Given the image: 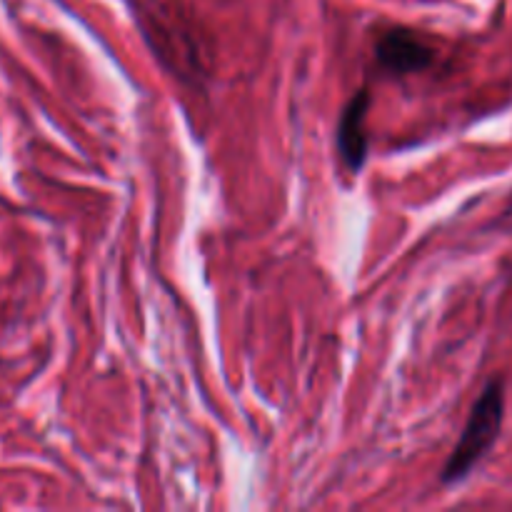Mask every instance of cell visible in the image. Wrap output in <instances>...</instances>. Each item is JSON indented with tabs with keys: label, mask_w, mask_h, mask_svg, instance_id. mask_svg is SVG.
I'll return each instance as SVG.
<instances>
[{
	"label": "cell",
	"mask_w": 512,
	"mask_h": 512,
	"mask_svg": "<svg viewBox=\"0 0 512 512\" xmlns=\"http://www.w3.org/2000/svg\"><path fill=\"white\" fill-rule=\"evenodd\" d=\"M505 420V385L503 378H490L488 385L483 388L480 398L475 400L473 410H470V418L465 423L463 435H460L458 445H455L453 455L445 463L443 480L445 485L463 483L470 473L475 470V465L490 453L495 443L500 438V430H503Z\"/></svg>",
	"instance_id": "1"
},
{
	"label": "cell",
	"mask_w": 512,
	"mask_h": 512,
	"mask_svg": "<svg viewBox=\"0 0 512 512\" xmlns=\"http://www.w3.org/2000/svg\"><path fill=\"white\" fill-rule=\"evenodd\" d=\"M375 60L388 73L410 75L433 65L435 48L425 43L415 30L390 28L375 43Z\"/></svg>",
	"instance_id": "2"
},
{
	"label": "cell",
	"mask_w": 512,
	"mask_h": 512,
	"mask_svg": "<svg viewBox=\"0 0 512 512\" xmlns=\"http://www.w3.org/2000/svg\"><path fill=\"white\" fill-rule=\"evenodd\" d=\"M370 110V93L368 88H360L353 98L348 100V105L343 108L338 120V130H335V138H338V153L340 160L345 163V168L350 173H358L365 165L368 158V135H365V118H368Z\"/></svg>",
	"instance_id": "3"
}]
</instances>
